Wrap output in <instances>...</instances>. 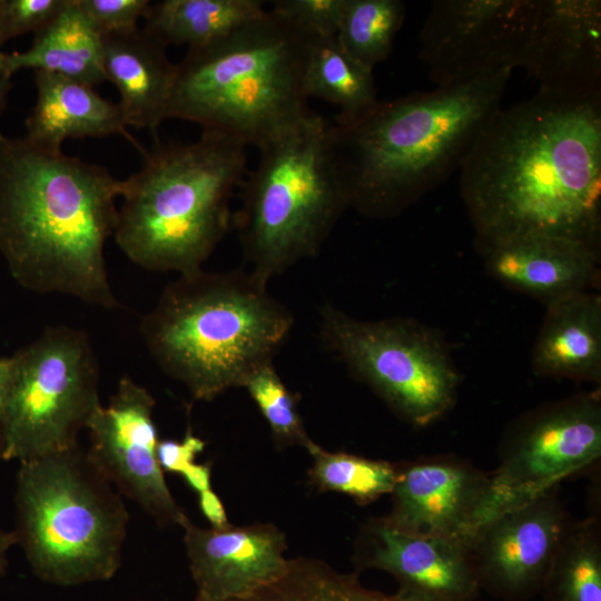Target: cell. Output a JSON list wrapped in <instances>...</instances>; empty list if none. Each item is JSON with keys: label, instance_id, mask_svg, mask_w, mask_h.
I'll list each match as a JSON object with an SVG mask.
<instances>
[{"label": "cell", "instance_id": "23", "mask_svg": "<svg viewBox=\"0 0 601 601\" xmlns=\"http://www.w3.org/2000/svg\"><path fill=\"white\" fill-rule=\"evenodd\" d=\"M7 69H33L70 78L91 87L107 80L102 37L79 8L67 0L59 13L35 33L29 49L8 53Z\"/></svg>", "mask_w": 601, "mask_h": 601}, {"label": "cell", "instance_id": "18", "mask_svg": "<svg viewBox=\"0 0 601 601\" xmlns=\"http://www.w3.org/2000/svg\"><path fill=\"white\" fill-rule=\"evenodd\" d=\"M183 529L196 601L245 598L287 569L285 534L273 524L206 529L189 520Z\"/></svg>", "mask_w": 601, "mask_h": 601}, {"label": "cell", "instance_id": "12", "mask_svg": "<svg viewBox=\"0 0 601 601\" xmlns=\"http://www.w3.org/2000/svg\"><path fill=\"white\" fill-rule=\"evenodd\" d=\"M535 0H435L420 59L436 87L521 67Z\"/></svg>", "mask_w": 601, "mask_h": 601}, {"label": "cell", "instance_id": "1", "mask_svg": "<svg viewBox=\"0 0 601 601\" xmlns=\"http://www.w3.org/2000/svg\"><path fill=\"white\" fill-rule=\"evenodd\" d=\"M474 240L554 236L601 246V97L538 91L501 108L460 166Z\"/></svg>", "mask_w": 601, "mask_h": 601}, {"label": "cell", "instance_id": "19", "mask_svg": "<svg viewBox=\"0 0 601 601\" xmlns=\"http://www.w3.org/2000/svg\"><path fill=\"white\" fill-rule=\"evenodd\" d=\"M474 244L491 276L545 306L599 283L600 249L581 242L536 235Z\"/></svg>", "mask_w": 601, "mask_h": 601}, {"label": "cell", "instance_id": "36", "mask_svg": "<svg viewBox=\"0 0 601 601\" xmlns=\"http://www.w3.org/2000/svg\"><path fill=\"white\" fill-rule=\"evenodd\" d=\"M14 543H18L16 532H4L0 530V572L6 565L7 553Z\"/></svg>", "mask_w": 601, "mask_h": 601}, {"label": "cell", "instance_id": "4", "mask_svg": "<svg viewBox=\"0 0 601 601\" xmlns=\"http://www.w3.org/2000/svg\"><path fill=\"white\" fill-rule=\"evenodd\" d=\"M294 317L249 270L180 274L142 317L159 368L198 401H211L272 361Z\"/></svg>", "mask_w": 601, "mask_h": 601}, {"label": "cell", "instance_id": "13", "mask_svg": "<svg viewBox=\"0 0 601 601\" xmlns=\"http://www.w3.org/2000/svg\"><path fill=\"white\" fill-rule=\"evenodd\" d=\"M155 404L145 386L122 376L108 403L99 405L87 423V453L116 490L157 524L184 528L189 519L171 494L157 457Z\"/></svg>", "mask_w": 601, "mask_h": 601}, {"label": "cell", "instance_id": "6", "mask_svg": "<svg viewBox=\"0 0 601 601\" xmlns=\"http://www.w3.org/2000/svg\"><path fill=\"white\" fill-rule=\"evenodd\" d=\"M311 38L268 10L176 65L167 119L258 149L313 111L303 89Z\"/></svg>", "mask_w": 601, "mask_h": 601}, {"label": "cell", "instance_id": "37", "mask_svg": "<svg viewBox=\"0 0 601 601\" xmlns=\"http://www.w3.org/2000/svg\"><path fill=\"white\" fill-rule=\"evenodd\" d=\"M10 78L7 75H0V115L2 112V109L6 104V98L8 95V91L11 87ZM8 138H6L2 132L0 131V147L7 141Z\"/></svg>", "mask_w": 601, "mask_h": 601}, {"label": "cell", "instance_id": "8", "mask_svg": "<svg viewBox=\"0 0 601 601\" xmlns=\"http://www.w3.org/2000/svg\"><path fill=\"white\" fill-rule=\"evenodd\" d=\"M331 121L312 112L259 148L234 216L249 272L264 283L318 254L349 208L331 147Z\"/></svg>", "mask_w": 601, "mask_h": 601}, {"label": "cell", "instance_id": "10", "mask_svg": "<svg viewBox=\"0 0 601 601\" xmlns=\"http://www.w3.org/2000/svg\"><path fill=\"white\" fill-rule=\"evenodd\" d=\"M321 335L349 372L408 424L427 426L454 405L460 375L435 331L401 317L361 321L325 304Z\"/></svg>", "mask_w": 601, "mask_h": 601}, {"label": "cell", "instance_id": "39", "mask_svg": "<svg viewBox=\"0 0 601 601\" xmlns=\"http://www.w3.org/2000/svg\"><path fill=\"white\" fill-rule=\"evenodd\" d=\"M0 451H1V413H0Z\"/></svg>", "mask_w": 601, "mask_h": 601}, {"label": "cell", "instance_id": "3", "mask_svg": "<svg viewBox=\"0 0 601 601\" xmlns=\"http://www.w3.org/2000/svg\"><path fill=\"white\" fill-rule=\"evenodd\" d=\"M512 69L380 101L361 120L331 122V147L349 207L400 215L437 187L502 108Z\"/></svg>", "mask_w": 601, "mask_h": 601}, {"label": "cell", "instance_id": "32", "mask_svg": "<svg viewBox=\"0 0 601 601\" xmlns=\"http://www.w3.org/2000/svg\"><path fill=\"white\" fill-rule=\"evenodd\" d=\"M91 24L101 36L122 35L138 29L149 0H77Z\"/></svg>", "mask_w": 601, "mask_h": 601}, {"label": "cell", "instance_id": "14", "mask_svg": "<svg viewBox=\"0 0 601 601\" xmlns=\"http://www.w3.org/2000/svg\"><path fill=\"white\" fill-rule=\"evenodd\" d=\"M572 521L559 485L487 521L469 542L480 590L502 601L540 594Z\"/></svg>", "mask_w": 601, "mask_h": 601}, {"label": "cell", "instance_id": "20", "mask_svg": "<svg viewBox=\"0 0 601 601\" xmlns=\"http://www.w3.org/2000/svg\"><path fill=\"white\" fill-rule=\"evenodd\" d=\"M101 37L105 75L119 91L126 125L155 131L167 119L175 79L167 46L144 28Z\"/></svg>", "mask_w": 601, "mask_h": 601}, {"label": "cell", "instance_id": "21", "mask_svg": "<svg viewBox=\"0 0 601 601\" xmlns=\"http://www.w3.org/2000/svg\"><path fill=\"white\" fill-rule=\"evenodd\" d=\"M37 99L26 119L31 144L52 151L61 150L67 139L122 135L136 144L118 104L100 95L93 87L46 71H35Z\"/></svg>", "mask_w": 601, "mask_h": 601}, {"label": "cell", "instance_id": "29", "mask_svg": "<svg viewBox=\"0 0 601 601\" xmlns=\"http://www.w3.org/2000/svg\"><path fill=\"white\" fill-rule=\"evenodd\" d=\"M240 387H244L255 402L277 444H299L304 447L308 444L311 437L304 428L297 398L279 377L273 359L255 367Z\"/></svg>", "mask_w": 601, "mask_h": 601}, {"label": "cell", "instance_id": "17", "mask_svg": "<svg viewBox=\"0 0 601 601\" xmlns=\"http://www.w3.org/2000/svg\"><path fill=\"white\" fill-rule=\"evenodd\" d=\"M490 474L455 455L418 459L400 465L391 492L393 526L469 545L480 526Z\"/></svg>", "mask_w": 601, "mask_h": 601}, {"label": "cell", "instance_id": "27", "mask_svg": "<svg viewBox=\"0 0 601 601\" xmlns=\"http://www.w3.org/2000/svg\"><path fill=\"white\" fill-rule=\"evenodd\" d=\"M404 17L401 0H344L336 38L351 57L373 70L392 52Z\"/></svg>", "mask_w": 601, "mask_h": 601}, {"label": "cell", "instance_id": "9", "mask_svg": "<svg viewBox=\"0 0 601 601\" xmlns=\"http://www.w3.org/2000/svg\"><path fill=\"white\" fill-rule=\"evenodd\" d=\"M99 365L87 334L46 328L7 357L1 417L3 460L19 462L79 445V433L100 403Z\"/></svg>", "mask_w": 601, "mask_h": 601}, {"label": "cell", "instance_id": "35", "mask_svg": "<svg viewBox=\"0 0 601 601\" xmlns=\"http://www.w3.org/2000/svg\"><path fill=\"white\" fill-rule=\"evenodd\" d=\"M180 474L185 479L186 483L198 494L211 489V469L208 463L197 464L194 462L188 465Z\"/></svg>", "mask_w": 601, "mask_h": 601}, {"label": "cell", "instance_id": "34", "mask_svg": "<svg viewBox=\"0 0 601 601\" xmlns=\"http://www.w3.org/2000/svg\"><path fill=\"white\" fill-rule=\"evenodd\" d=\"M198 505L211 528L223 529L229 525L224 504L211 489L198 494Z\"/></svg>", "mask_w": 601, "mask_h": 601}, {"label": "cell", "instance_id": "7", "mask_svg": "<svg viewBox=\"0 0 601 601\" xmlns=\"http://www.w3.org/2000/svg\"><path fill=\"white\" fill-rule=\"evenodd\" d=\"M16 505L18 542L41 581L75 587L120 569L129 513L79 445L20 462Z\"/></svg>", "mask_w": 601, "mask_h": 601}, {"label": "cell", "instance_id": "24", "mask_svg": "<svg viewBox=\"0 0 601 601\" xmlns=\"http://www.w3.org/2000/svg\"><path fill=\"white\" fill-rule=\"evenodd\" d=\"M305 97L323 99L339 110L335 124L352 125L380 102L373 70L351 57L336 37L311 38L303 76Z\"/></svg>", "mask_w": 601, "mask_h": 601}, {"label": "cell", "instance_id": "11", "mask_svg": "<svg viewBox=\"0 0 601 601\" xmlns=\"http://www.w3.org/2000/svg\"><path fill=\"white\" fill-rule=\"evenodd\" d=\"M497 455L479 529L599 460L600 392L545 403L518 416L506 427Z\"/></svg>", "mask_w": 601, "mask_h": 601}, {"label": "cell", "instance_id": "28", "mask_svg": "<svg viewBox=\"0 0 601 601\" xmlns=\"http://www.w3.org/2000/svg\"><path fill=\"white\" fill-rule=\"evenodd\" d=\"M305 449L314 460L309 477L319 490L345 493L361 504L371 503L393 491L398 464L345 452H329L312 440Z\"/></svg>", "mask_w": 601, "mask_h": 601}, {"label": "cell", "instance_id": "38", "mask_svg": "<svg viewBox=\"0 0 601 601\" xmlns=\"http://www.w3.org/2000/svg\"><path fill=\"white\" fill-rule=\"evenodd\" d=\"M7 58H8V53H4L1 50V46H0V75H7L11 77V75L8 72V69H7Z\"/></svg>", "mask_w": 601, "mask_h": 601}, {"label": "cell", "instance_id": "31", "mask_svg": "<svg viewBox=\"0 0 601 601\" xmlns=\"http://www.w3.org/2000/svg\"><path fill=\"white\" fill-rule=\"evenodd\" d=\"M67 0H0V46L11 38L37 32L52 20Z\"/></svg>", "mask_w": 601, "mask_h": 601}, {"label": "cell", "instance_id": "16", "mask_svg": "<svg viewBox=\"0 0 601 601\" xmlns=\"http://www.w3.org/2000/svg\"><path fill=\"white\" fill-rule=\"evenodd\" d=\"M521 67L543 93L601 97V1L535 0Z\"/></svg>", "mask_w": 601, "mask_h": 601}, {"label": "cell", "instance_id": "5", "mask_svg": "<svg viewBox=\"0 0 601 601\" xmlns=\"http://www.w3.org/2000/svg\"><path fill=\"white\" fill-rule=\"evenodd\" d=\"M246 146L203 130L190 144L157 146L122 180L114 238L135 265L179 275L200 269L230 221L246 175Z\"/></svg>", "mask_w": 601, "mask_h": 601}, {"label": "cell", "instance_id": "15", "mask_svg": "<svg viewBox=\"0 0 601 601\" xmlns=\"http://www.w3.org/2000/svg\"><path fill=\"white\" fill-rule=\"evenodd\" d=\"M354 560L358 570L390 573L406 601H475L481 592L466 543L403 531L384 518L363 525Z\"/></svg>", "mask_w": 601, "mask_h": 601}, {"label": "cell", "instance_id": "26", "mask_svg": "<svg viewBox=\"0 0 601 601\" xmlns=\"http://www.w3.org/2000/svg\"><path fill=\"white\" fill-rule=\"evenodd\" d=\"M543 601H601L600 513L572 521L552 560Z\"/></svg>", "mask_w": 601, "mask_h": 601}, {"label": "cell", "instance_id": "33", "mask_svg": "<svg viewBox=\"0 0 601 601\" xmlns=\"http://www.w3.org/2000/svg\"><path fill=\"white\" fill-rule=\"evenodd\" d=\"M205 441L188 431L181 441L159 440L157 457L165 472L180 474L205 449Z\"/></svg>", "mask_w": 601, "mask_h": 601}, {"label": "cell", "instance_id": "2", "mask_svg": "<svg viewBox=\"0 0 601 601\" xmlns=\"http://www.w3.org/2000/svg\"><path fill=\"white\" fill-rule=\"evenodd\" d=\"M122 180L101 166L23 138L0 147V256L38 294H62L114 309L105 260Z\"/></svg>", "mask_w": 601, "mask_h": 601}, {"label": "cell", "instance_id": "22", "mask_svg": "<svg viewBox=\"0 0 601 601\" xmlns=\"http://www.w3.org/2000/svg\"><path fill=\"white\" fill-rule=\"evenodd\" d=\"M532 351L539 376L601 383V297L582 292L548 306Z\"/></svg>", "mask_w": 601, "mask_h": 601}, {"label": "cell", "instance_id": "30", "mask_svg": "<svg viewBox=\"0 0 601 601\" xmlns=\"http://www.w3.org/2000/svg\"><path fill=\"white\" fill-rule=\"evenodd\" d=\"M344 0H276L272 11L312 38L336 37Z\"/></svg>", "mask_w": 601, "mask_h": 601}, {"label": "cell", "instance_id": "25", "mask_svg": "<svg viewBox=\"0 0 601 601\" xmlns=\"http://www.w3.org/2000/svg\"><path fill=\"white\" fill-rule=\"evenodd\" d=\"M259 0H162L150 2L144 17L146 31L164 45L188 49L215 42L260 17Z\"/></svg>", "mask_w": 601, "mask_h": 601}]
</instances>
